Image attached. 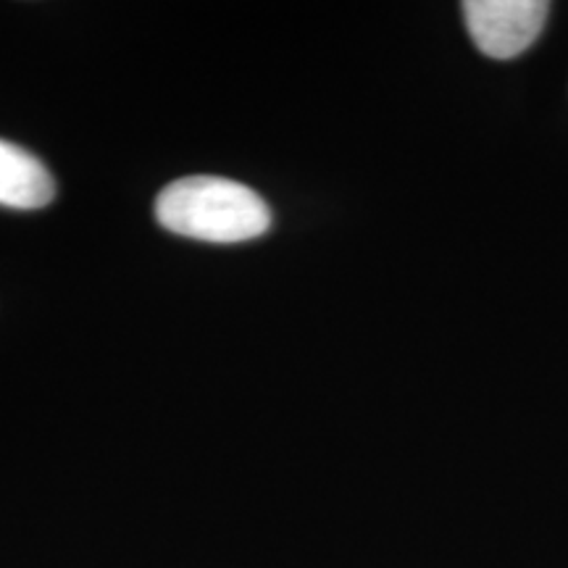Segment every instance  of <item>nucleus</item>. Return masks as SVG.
<instances>
[{
	"instance_id": "obj_1",
	"label": "nucleus",
	"mask_w": 568,
	"mask_h": 568,
	"mask_svg": "<svg viewBox=\"0 0 568 568\" xmlns=\"http://www.w3.org/2000/svg\"><path fill=\"white\" fill-rule=\"evenodd\" d=\"M163 230L203 243H245L272 230V209L245 184L224 176H182L155 197Z\"/></svg>"
},
{
	"instance_id": "obj_2",
	"label": "nucleus",
	"mask_w": 568,
	"mask_h": 568,
	"mask_svg": "<svg viewBox=\"0 0 568 568\" xmlns=\"http://www.w3.org/2000/svg\"><path fill=\"white\" fill-rule=\"evenodd\" d=\"M550 6L542 0H466L464 19L474 45L489 59H514L539 38Z\"/></svg>"
},
{
	"instance_id": "obj_3",
	"label": "nucleus",
	"mask_w": 568,
	"mask_h": 568,
	"mask_svg": "<svg viewBox=\"0 0 568 568\" xmlns=\"http://www.w3.org/2000/svg\"><path fill=\"white\" fill-rule=\"evenodd\" d=\"M55 197V180L38 155L0 140V205L34 211Z\"/></svg>"
}]
</instances>
